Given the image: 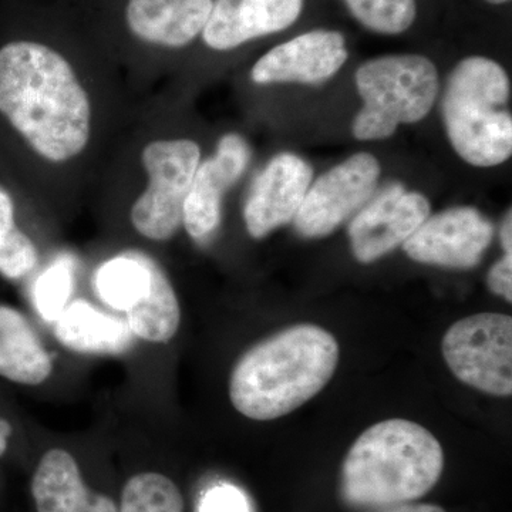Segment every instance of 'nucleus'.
Returning <instances> with one entry per match:
<instances>
[{
	"mask_svg": "<svg viewBox=\"0 0 512 512\" xmlns=\"http://www.w3.org/2000/svg\"><path fill=\"white\" fill-rule=\"evenodd\" d=\"M110 79L40 40L0 47V117L46 175V194H73L106 153L120 110Z\"/></svg>",
	"mask_w": 512,
	"mask_h": 512,
	"instance_id": "1",
	"label": "nucleus"
},
{
	"mask_svg": "<svg viewBox=\"0 0 512 512\" xmlns=\"http://www.w3.org/2000/svg\"><path fill=\"white\" fill-rule=\"evenodd\" d=\"M339 362L335 336L320 326L296 325L249 349L229 380L235 409L251 420L279 419L313 399Z\"/></svg>",
	"mask_w": 512,
	"mask_h": 512,
	"instance_id": "2",
	"label": "nucleus"
},
{
	"mask_svg": "<svg viewBox=\"0 0 512 512\" xmlns=\"http://www.w3.org/2000/svg\"><path fill=\"white\" fill-rule=\"evenodd\" d=\"M443 467V448L429 430L409 420L380 421L343 461V500L359 508L419 500L439 483Z\"/></svg>",
	"mask_w": 512,
	"mask_h": 512,
	"instance_id": "3",
	"label": "nucleus"
},
{
	"mask_svg": "<svg viewBox=\"0 0 512 512\" xmlns=\"http://www.w3.org/2000/svg\"><path fill=\"white\" fill-rule=\"evenodd\" d=\"M131 143V177L126 192L130 227L138 237L167 242L183 228L184 202L200 167L202 147L195 138L165 130V121L148 123Z\"/></svg>",
	"mask_w": 512,
	"mask_h": 512,
	"instance_id": "4",
	"label": "nucleus"
},
{
	"mask_svg": "<svg viewBox=\"0 0 512 512\" xmlns=\"http://www.w3.org/2000/svg\"><path fill=\"white\" fill-rule=\"evenodd\" d=\"M511 84L503 67L487 57H467L448 77L443 117L448 140L474 167L505 163L512 154Z\"/></svg>",
	"mask_w": 512,
	"mask_h": 512,
	"instance_id": "5",
	"label": "nucleus"
},
{
	"mask_svg": "<svg viewBox=\"0 0 512 512\" xmlns=\"http://www.w3.org/2000/svg\"><path fill=\"white\" fill-rule=\"evenodd\" d=\"M356 86L365 104L353 121V134L360 141L384 140L400 124L419 123L430 113L439 74L424 56H383L357 69Z\"/></svg>",
	"mask_w": 512,
	"mask_h": 512,
	"instance_id": "6",
	"label": "nucleus"
},
{
	"mask_svg": "<svg viewBox=\"0 0 512 512\" xmlns=\"http://www.w3.org/2000/svg\"><path fill=\"white\" fill-rule=\"evenodd\" d=\"M93 284L104 305L126 315L128 328L137 338L167 343L177 335L180 302L153 256L138 249L120 252L100 265Z\"/></svg>",
	"mask_w": 512,
	"mask_h": 512,
	"instance_id": "7",
	"label": "nucleus"
},
{
	"mask_svg": "<svg viewBox=\"0 0 512 512\" xmlns=\"http://www.w3.org/2000/svg\"><path fill=\"white\" fill-rule=\"evenodd\" d=\"M441 350L461 382L491 396H511V316L480 313L458 320L444 335Z\"/></svg>",
	"mask_w": 512,
	"mask_h": 512,
	"instance_id": "8",
	"label": "nucleus"
},
{
	"mask_svg": "<svg viewBox=\"0 0 512 512\" xmlns=\"http://www.w3.org/2000/svg\"><path fill=\"white\" fill-rule=\"evenodd\" d=\"M379 177V161L369 153H357L330 168L306 192L293 218L296 231L305 238L332 234L365 207L375 194Z\"/></svg>",
	"mask_w": 512,
	"mask_h": 512,
	"instance_id": "9",
	"label": "nucleus"
},
{
	"mask_svg": "<svg viewBox=\"0 0 512 512\" xmlns=\"http://www.w3.org/2000/svg\"><path fill=\"white\" fill-rule=\"evenodd\" d=\"M252 160V148L238 133L224 134L200 167L184 202L183 228L195 242L208 241L221 225L222 202L241 180Z\"/></svg>",
	"mask_w": 512,
	"mask_h": 512,
	"instance_id": "10",
	"label": "nucleus"
},
{
	"mask_svg": "<svg viewBox=\"0 0 512 512\" xmlns=\"http://www.w3.org/2000/svg\"><path fill=\"white\" fill-rule=\"evenodd\" d=\"M494 227L471 207H457L427 218L404 242V251L420 264L470 269L481 262Z\"/></svg>",
	"mask_w": 512,
	"mask_h": 512,
	"instance_id": "11",
	"label": "nucleus"
},
{
	"mask_svg": "<svg viewBox=\"0 0 512 512\" xmlns=\"http://www.w3.org/2000/svg\"><path fill=\"white\" fill-rule=\"evenodd\" d=\"M430 202L419 192L392 184L366 204L349 227L350 247L362 264L404 244L429 218Z\"/></svg>",
	"mask_w": 512,
	"mask_h": 512,
	"instance_id": "12",
	"label": "nucleus"
},
{
	"mask_svg": "<svg viewBox=\"0 0 512 512\" xmlns=\"http://www.w3.org/2000/svg\"><path fill=\"white\" fill-rule=\"evenodd\" d=\"M312 168L291 153L278 154L256 175L245 200L242 217L254 239L265 238L298 214L311 187Z\"/></svg>",
	"mask_w": 512,
	"mask_h": 512,
	"instance_id": "13",
	"label": "nucleus"
},
{
	"mask_svg": "<svg viewBox=\"0 0 512 512\" xmlns=\"http://www.w3.org/2000/svg\"><path fill=\"white\" fill-rule=\"evenodd\" d=\"M346 40L332 30H312L274 47L251 69L255 84H319L342 69L348 60Z\"/></svg>",
	"mask_w": 512,
	"mask_h": 512,
	"instance_id": "14",
	"label": "nucleus"
},
{
	"mask_svg": "<svg viewBox=\"0 0 512 512\" xmlns=\"http://www.w3.org/2000/svg\"><path fill=\"white\" fill-rule=\"evenodd\" d=\"M302 8L303 0H214L202 40L215 52H231L288 29Z\"/></svg>",
	"mask_w": 512,
	"mask_h": 512,
	"instance_id": "15",
	"label": "nucleus"
},
{
	"mask_svg": "<svg viewBox=\"0 0 512 512\" xmlns=\"http://www.w3.org/2000/svg\"><path fill=\"white\" fill-rule=\"evenodd\" d=\"M214 0H127L128 32L143 45L180 50L204 32Z\"/></svg>",
	"mask_w": 512,
	"mask_h": 512,
	"instance_id": "16",
	"label": "nucleus"
},
{
	"mask_svg": "<svg viewBox=\"0 0 512 512\" xmlns=\"http://www.w3.org/2000/svg\"><path fill=\"white\" fill-rule=\"evenodd\" d=\"M37 512H119L110 497L84 484L79 464L62 448L40 458L32 478Z\"/></svg>",
	"mask_w": 512,
	"mask_h": 512,
	"instance_id": "17",
	"label": "nucleus"
},
{
	"mask_svg": "<svg viewBox=\"0 0 512 512\" xmlns=\"http://www.w3.org/2000/svg\"><path fill=\"white\" fill-rule=\"evenodd\" d=\"M55 336L64 348L84 355H120L133 343L126 320L77 299L55 320Z\"/></svg>",
	"mask_w": 512,
	"mask_h": 512,
	"instance_id": "18",
	"label": "nucleus"
},
{
	"mask_svg": "<svg viewBox=\"0 0 512 512\" xmlns=\"http://www.w3.org/2000/svg\"><path fill=\"white\" fill-rule=\"evenodd\" d=\"M53 363L29 320L0 303V377L39 386L52 375Z\"/></svg>",
	"mask_w": 512,
	"mask_h": 512,
	"instance_id": "19",
	"label": "nucleus"
},
{
	"mask_svg": "<svg viewBox=\"0 0 512 512\" xmlns=\"http://www.w3.org/2000/svg\"><path fill=\"white\" fill-rule=\"evenodd\" d=\"M39 261L35 242L19 227L12 192L0 184V275L22 281L36 271Z\"/></svg>",
	"mask_w": 512,
	"mask_h": 512,
	"instance_id": "20",
	"label": "nucleus"
},
{
	"mask_svg": "<svg viewBox=\"0 0 512 512\" xmlns=\"http://www.w3.org/2000/svg\"><path fill=\"white\" fill-rule=\"evenodd\" d=\"M119 512H184V498L170 478L141 473L124 485Z\"/></svg>",
	"mask_w": 512,
	"mask_h": 512,
	"instance_id": "21",
	"label": "nucleus"
},
{
	"mask_svg": "<svg viewBox=\"0 0 512 512\" xmlns=\"http://www.w3.org/2000/svg\"><path fill=\"white\" fill-rule=\"evenodd\" d=\"M363 26L383 35H400L413 25L416 0H345Z\"/></svg>",
	"mask_w": 512,
	"mask_h": 512,
	"instance_id": "22",
	"label": "nucleus"
},
{
	"mask_svg": "<svg viewBox=\"0 0 512 512\" xmlns=\"http://www.w3.org/2000/svg\"><path fill=\"white\" fill-rule=\"evenodd\" d=\"M74 288V266L72 259H57L36 279L33 302L36 311L47 322H55L69 305Z\"/></svg>",
	"mask_w": 512,
	"mask_h": 512,
	"instance_id": "23",
	"label": "nucleus"
},
{
	"mask_svg": "<svg viewBox=\"0 0 512 512\" xmlns=\"http://www.w3.org/2000/svg\"><path fill=\"white\" fill-rule=\"evenodd\" d=\"M198 512H251L247 497L232 485H218L204 495Z\"/></svg>",
	"mask_w": 512,
	"mask_h": 512,
	"instance_id": "24",
	"label": "nucleus"
},
{
	"mask_svg": "<svg viewBox=\"0 0 512 512\" xmlns=\"http://www.w3.org/2000/svg\"><path fill=\"white\" fill-rule=\"evenodd\" d=\"M487 285L494 295L501 296L508 303L512 302V254H504L497 264L491 266Z\"/></svg>",
	"mask_w": 512,
	"mask_h": 512,
	"instance_id": "25",
	"label": "nucleus"
},
{
	"mask_svg": "<svg viewBox=\"0 0 512 512\" xmlns=\"http://www.w3.org/2000/svg\"><path fill=\"white\" fill-rule=\"evenodd\" d=\"M386 512H446L439 505L433 504H399Z\"/></svg>",
	"mask_w": 512,
	"mask_h": 512,
	"instance_id": "26",
	"label": "nucleus"
},
{
	"mask_svg": "<svg viewBox=\"0 0 512 512\" xmlns=\"http://www.w3.org/2000/svg\"><path fill=\"white\" fill-rule=\"evenodd\" d=\"M501 245L504 248V254H512V217L511 211L505 215L503 225H501Z\"/></svg>",
	"mask_w": 512,
	"mask_h": 512,
	"instance_id": "27",
	"label": "nucleus"
},
{
	"mask_svg": "<svg viewBox=\"0 0 512 512\" xmlns=\"http://www.w3.org/2000/svg\"><path fill=\"white\" fill-rule=\"evenodd\" d=\"M13 427L8 420L0 417V457L5 456L9 447V439L12 437Z\"/></svg>",
	"mask_w": 512,
	"mask_h": 512,
	"instance_id": "28",
	"label": "nucleus"
},
{
	"mask_svg": "<svg viewBox=\"0 0 512 512\" xmlns=\"http://www.w3.org/2000/svg\"><path fill=\"white\" fill-rule=\"evenodd\" d=\"M491 5H503V3L510 2V0H487Z\"/></svg>",
	"mask_w": 512,
	"mask_h": 512,
	"instance_id": "29",
	"label": "nucleus"
}]
</instances>
